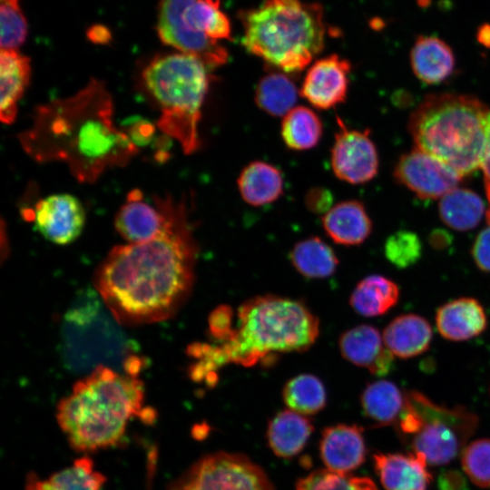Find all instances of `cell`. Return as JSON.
I'll use <instances>...</instances> for the list:
<instances>
[{
  "label": "cell",
  "mask_w": 490,
  "mask_h": 490,
  "mask_svg": "<svg viewBox=\"0 0 490 490\" xmlns=\"http://www.w3.org/2000/svg\"><path fill=\"white\" fill-rule=\"evenodd\" d=\"M426 460L413 454H376L374 465L386 490H426L432 476Z\"/></svg>",
  "instance_id": "cell-18"
},
{
  "label": "cell",
  "mask_w": 490,
  "mask_h": 490,
  "mask_svg": "<svg viewBox=\"0 0 490 490\" xmlns=\"http://www.w3.org/2000/svg\"><path fill=\"white\" fill-rule=\"evenodd\" d=\"M246 50L286 73L306 68L323 50L325 24L318 3L264 0L241 11Z\"/></svg>",
  "instance_id": "cell-5"
},
{
  "label": "cell",
  "mask_w": 490,
  "mask_h": 490,
  "mask_svg": "<svg viewBox=\"0 0 490 490\" xmlns=\"http://www.w3.org/2000/svg\"><path fill=\"white\" fill-rule=\"evenodd\" d=\"M1 49L17 50L24 42L27 24L17 4L1 1Z\"/></svg>",
  "instance_id": "cell-38"
},
{
  "label": "cell",
  "mask_w": 490,
  "mask_h": 490,
  "mask_svg": "<svg viewBox=\"0 0 490 490\" xmlns=\"http://www.w3.org/2000/svg\"><path fill=\"white\" fill-rule=\"evenodd\" d=\"M350 70V63L338 54L321 58L308 70L299 93L316 108H333L347 98Z\"/></svg>",
  "instance_id": "cell-15"
},
{
  "label": "cell",
  "mask_w": 490,
  "mask_h": 490,
  "mask_svg": "<svg viewBox=\"0 0 490 490\" xmlns=\"http://www.w3.org/2000/svg\"><path fill=\"white\" fill-rule=\"evenodd\" d=\"M338 347L344 358L373 375L385 376L394 367L395 356L373 326L362 324L343 332Z\"/></svg>",
  "instance_id": "cell-16"
},
{
  "label": "cell",
  "mask_w": 490,
  "mask_h": 490,
  "mask_svg": "<svg viewBox=\"0 0 490 490\" xmlns=\"http://www.w3.org/2000/svg\"><path fill=\"white\" fill-rule=\"evenodd\" d=\"M164 214L155 204L142 201V194L135 190L128 194L126 202L115 216V229L129 243H139L155 237L164 224Z\"/></svg>",
  "instance_id": "cell-19"
},
{
  "label": "cell",
  "mask_w": 490,
  "mask_h": 490,
  "mask_svg": "<svg viewBox=\"0 0 490 490\" xmlns=\"http://www.w3.org/2000/svg\"><path fill=\"white\" fill-rule=\"evenodd\" d=\"M161 41L200 59L207 67L229 57L218 40L230 39V24L220 0H161L157 23Z\"/></svg>",
  "instance_id": "cell-9"
},
{
  "label": "cell",
  "mask_w": 490,
  "mask_h": 490,
  "mask_svg": "<svg viewBox=\"0 0 490 490\" xmlns=\"http://www.w3.org/2000/svg\"><path fill=\"white\" fill-rule=\"evenodd\" d=\"M234 314L228 305H221L215 309L209 318V330L211 336L218 341H223L233 328Z\"/></svg>",
  "instance_id": "cell-39"
},
{
  "label": "cell",
  "mask_w": 490,
  "mask_h": 490,
  "mask_svg": "<svg viewBox=\"0 0 490 490\" xmlns=\"http://www.w3.org/2000/svg\"><path fill=\"white\" fill-rule=\"evenodd\" d=\"M485 212L482 199L467 189H454L439 202V215L448 227L469 230L477 226Z\"/></svg>",
  "instance_id": "cell-31"
},
{
  "label": "cell",
  "mask_w": 490,
  "mask_h": 490,
  "mask_svg": "<svg viewBox=\"0 0 490 490\" xmlns=\"http://www.w3.org/2000/svg\"><path fill=\"white\" fill-rule=\"evenodd\" d=\"M477 40L485 46L490 47V24H483L478 28Z\"/></svg>",
  "instance_id": "cell-45"
},
{
  "label": "cell",
  "mask_w": 490,
  "mask_h": 490,
  "mask_svg": "<svg viewBox=\"0 0 490 490\" xmlns=\"http://www.w3.org/2000/svg\"><path fill=\"white\" fill-rule=\"evenodd\" d=\"M228 337L211 345L191 346L190 353L200 358L196 378L211 381L224 365L253 367L270 364L279 354L303 352L319 335V320L301 301L275 295L253 297L236 313Z\"/></svg>",
  "instance_id": "cell-3"
},
{
  "label": "cell",
  "mask_w": 490,
  "mask_h": 490,
  "mask_svg": "<svg viewBox=\"0 0 490 490\" xmlns=\"http://www.w3.org/2000/svg\"><path fill=\"white\" fill-rule=\"evenodd\" d=\"M154 203L165 217L161 231L146 241L115 246L94 273V287L120 324L171 318L193 287L198 246L187 206L169 194L155 197Z\"/></svg>",
  "instance_id": "cell-1"
},
{
  "label": "cell",
  "mask_w": 490,
  "mask_h": 490,
  "mask_svg": "<svg viewBox=\"0 0 490 490\" xmlns=\"http://www.w3.org/2000/svg\"><path fill=\"white\" fill-rule=\"evenodd\" d=\"M240 194L248 204L255 207L270 204L283 193V176L274 165L254 161L246 165L237 181Z\"/></svg>",
  "instance_id": "cell-25"
},
{
  "label": "cell",
  "mask_w": 490,
  "mask_h": 490,
  "mask_svg": "<svg viewBox=\"0 0 490 490\" xmlns=\"http://www.w3.org/2000/svg\"><path fill=\"white\" fill-rule=\"evenodd\" d=\"M88 37L94 43L104 44L109 41L110 33L104 26L94 25L89 29Z\"/></svg>",
  "instance_id": "cell-44"
},
{
  "label": "cell",
  "mask_w": 490,
  "mask_h": 490,
  "mask_svg": "<svg viewBox=\"0 0 490 490\" xmlns=\"http://www.w3.org/2000/svg\"><path fill=\"white\" fill-rule=\"evenodd\" d=\"M105 480L104 475L93 468V460L82 456L71 466L45 479L30 474L24 490H101Z\"/></svg>",
  "instance_id": "cell-27"
},
{
  "label": "cell",
  "mask_w": 490,
  "mask_h": 490,
  "mask_svg": "<svg viewBox=\"0 0 490 490\" xmlns=\"http://www.w3.org/2000/svg\"><path fill=\"white\" fill-rule=\"evenodd\" d=\"M333 197L325 188H311L305 196V205L313 213L325 214L332 206Z\"/></svg>",
  "instance_id": "cell-41"
},
{
  "label": "cell",
  "mask_w": 490,
  "mask_h": 490,
  "mask_svg": "<svg viewBox=\"0 0 490 490\" xmlns=\"http://www.w3.org/2000/svg\"><path fill=\"white\" fill-rule=\"evenodd\" d=\"M113 112L105 85L91 79L74 95L37 107L32 127L19 141L35 161L62 162L79 181L93 183L138 152L134 142L114 126Z\"/></svg>",
  "instance_id": "cell-2"
},
{
  "label": "cell",
  "mask_w": 490,
  "mask_h": 490,
  "mask_svg": "<svg viewBox=\"0 0 490 490\" xmlns=\"http://www.w3.org/2000/svg\"><path fill=\"white\" fill-rule=\"evenodd\" d=\"M322 131L321 120L313 110L296 106L283 116L280 134L287 147L305 151L318 143Z\"/></svg>",
  "instance_id": "cell-32"
},
{
  "label": "cell",
  "mask_w": 490,
  "mask_h": 490,
  "mask_svg": "<svg viewBox=\"0 0 490 490\" xmlns=\"http://www.w3.org/2000/svg\"><path fill=\"white\" fill-rule=\"evenodd\" d=\"M142 79L160 105V130L175 139L185 154L197 151L198 125L210 83L207 66L183 53L162 54L144 68Z\"/></svg>",
  "instance_id": "cell-7"
},
{
  "label": "cell",
  "mask_w": 490,
  "mask_h": 490,
  "mask_svg": "<svg viewBox=\"0 0 490 490\" xmlns=\"http://www.w3.org/2000/svg\"><path fill=\"white\" fill-rule=\"evenodd\" d=\"M472 255L479 269L490 272V223L476 237Z\"/></svg>",
  "instance_id": "cell-40"
},
{
  "label": "cell",
  "mask_w": 490,
  "mask_h": 490,
  "mask_svg": "<svg viewBox=\"0 0 490 490\" xmlns=\"http://www.w3.org/2000/svg\"><path fill=\"white\" fill-rule=\"evenodd\" d=\"M480 167L484 172L485 186L490 203V112L485 118V147Z\"/></svg>",
  "instance_id": "cell-42"
},
{
  "label": "cell",
  "mask_w": 490,
  "mask_h": 490,
  "mask_svg": "<svg viewBox=\"0 0 490 490\" xmlns=\"http://www.w3.org/2000/svg\"><path fill=\"white\" fill-rule=\"evenodd\" d=\"M31 67L27 56L17 50L1 49L0 54V120L5 123L15 121L17 103L30 80Z\"/></svg>",
  "instance_id": "cell-23"
},
{
  "label": "cell",
  "mask_w": 490,
  "mask_h": 490,
  "mask_svg": "<svg viewBox=\"0 0 490 490\" xmlns=\"http://www.w3.org/2000/svg\"><path fill=\"white\" fill-rule=\"evenodd\" d=\"M440 490H467L465 478L456 471H446L438 478Z\"/></svg>",
  "instance_id": "cell-43"
},
{
  "label": "cell",
  "mask_w": 490,
  "mask_h": 490,
  "mask_svg": "<svg viewBox=\"0 0 490 490\" xmlns=\"http://www.w3.org/2000/svg\"><path fill=\"white\" fill-rule=\"evenodd\" d=\"M338 129L330 152V164L337 178L350 184H361L377 173L378 155L369 131L348 129L337 117Z\"/></svg>",
  "instance_id": "cell-12"
},
{
  "label": "cell",
  "mask_w": 490,
  "mask_h": 490,
  "mask_svg": "<svg viewBox=\"0 0 490 490\" xmlns=\"http://www.w3.org/2000/svg\"><path fill=\"white\" fill-rule=\"evenodd\" d=\"M116 330L96 296L81 295L64 317V358L72 366L84 368L124 355L127 346Z\"/></svg>",
  "instance_id": "cell-10"
},
{
  "label": "cell",
  "mask_w": 490,
  "mask_h": 490,
  "mask_svg": "<svg viewBox=\"0 0 490 490\" xmlns=\"http://www.w3.org/2000/svg\"><path fill=\"white\" fill-rule=\"evenodd\" d=\"M360 402L365 416L376 426L397 423L405 406V394L388 380L368 384L362 392Z\"/></svg>",
  "instance_id": "cell-29"
},
{
  "label": "cell",
  "mask_w": 490,
  "mask_h": 490,
  "mask_svg": "<svg viewBox=\"0 0 490 490\" xmlns=\"http://www.w3.org/2000/svg\"><path fill=\"white\" fill-rule=\"evenodd\" d=\"M30 220L46 240L64 245L73 242L81 234L85 212L76 197L59 193L38 201Z\"/></svg>",
  "instance_id": "cell-14"
},
{
  "label": "cell",
  "mask_w": 490,
  "mask_h": 490,
  "mask_svg": "<svg viewBox=\"0 0 490 490\" xmlns=\"http://www.w3.org/2000/svg\"><path fill=\"white\" fill-rule=\"evenodd\" d=\"M436 322L441 336L455 341L478 336L487 324L483 307L472 298H460L444 304L436 311Z\"/></svg>",
  "instance_id": "cell-21"
},
{
  "label": "cell",
  "mask_w": 490,
  "mask_h": 490,
  "mask_svg": "<svg viewBox=\"0 0 490 490\" xmlns=\"http://www.w3.org/2000/svg\"><path fill=\"white\" fill-rule=\"evenodd\" d=\"M461 463L470 480L477 486L490 487V439L473 441L462 451Z\"/></svg>",
  "instance_id": "cell-36"
},
{
  "label": "cell",
  "mask_w": 490,
  "mask_h": 490,
  "mask_svg": "<svg viewBox=\"0 0 490 490\" xmlns=\"http://www.w3.org/2000/svg\"><path fill=\"white\" fill-rule=\"evenodd\" d=\"M282 396L289 408L301 415L318 413L327 401L322 381L312 374H300L290 378L284 385Z\"/></svg>",
  "instance_id": "cell-34"
},
{
  "label": "cell",
  "mask_w": 490,
  "mask_h": 490,
  "mask_svg": "<svg viewBox=\"0 0 490 490\" xmlns=\"http://www.w3.org/2000/svg\"><path fill=\"white\" fill-rule=\"evenodd\" d=\"M383 339L394 356L409 358L428 348L432 339V328L427 320L418 315H401L387 326Z\"/></svg>",
  "instance_id": "cell-24"
},
{
  "label": "cell",
  "mask_w": 490,
  "mask_h": 490,
  "mask_svg": "<svg viewBox=\"0 0 490 490\" xmlns=\"http://www.w3.org/2000/svg\"><path fill=\"white\" fill-rule=\"evenodd\" d=\"M167 490H273L263 471L243 456L217 453L204 456Z\"/></svg>",
  "instance_id": "cell-11"
},
{
  "label": "cell",
  "mask_w": 490,
  "mask_h": 490,
  "mask_svg": "<svg viewBox=\"0 0 490 490\" xmlns=\"http://www.w3.org/2000/svg\"><path fill=\"white\" fill-rule=\"evenodd\" d=\"M410 64L415 75L426 84L446 80L455 70V55L450 46L436 36L420 35L411 52Z\"/></svg>",
  "instance_id": "cell-22"
},
{
  "label": "cell",
  "mask_w": 490,
  "mask_h": 490,
  "mask_svg": "<svg viewBox=\"0 0 490 490\" xmlns=\"http://www.w3.org/2000/svg\"><path fill=\"white\" fill-rule=\"evenodd\" d=\"M487 113L486 106L470 95L432 94L413 112L407 126L416 148L463 177L481 166Z\"/></svg>",
  "instance_id": "cell-6"
},
{
  "label": "cell",
  "mask_w": 490,
  "mask_h": 490,
  "mask_svg": "<svg viewBox=\"0 0 490 490\" xmlns=\"http://www.w3.org/2000/svg\"><path fill=\"white\" fill-rule=\"evenodd\" d=\"M312 431L309 419L293 410H283L270 420L268 440L277 456L288 458L303 449Z\"/></svg>",
  "instance_id": "cell-26"
},
{
  "label": "cell",
  "mask_w": 490,
  "mask_h": 490,
  "mask_svg": "<svg viewBox=\"0 0 490 490\" xmlns=\"http://www.w3.org/2000/svg\"><path fill=\"white\" fill-rule=\"evenodd\" d=\"M362 429L358 426L337 425L323 431L320 456L328 470L348 474L365 460Z\"/></svg>",
  "instance_id": "cell-17"
},
{
  "label": "cell",
  "mask_w": 490,
  "mask_h": 490,
  "mask_svg": "<svg viewBox=\"0 0 490 490\" xmlns=\"http://www.w3.org/2000/svg\"><path fill=\"white\" fill-rule=\"evenodd\" d=\"M296 490H378L368 477L351 476L328 469L318 470L299 481Z\"/></svg>",
  "instance_id": "cell-35"
},
{
  "label": "cell",
  "mask_w": 490,
  "mask_h": 490,
  "mask_svg": "<svg viewBox=\"0 0 490 490\" xmlns=\"http://www.w3.org/2000/svg\"><path fill=\"white\" fill-rule=\"evenodd\" d=\"M397 431L414 453L431 465L451 462L475 433L478 418L461 407L438 405L418 391L405 393Z\"/></svg>",
  "instance_id": "cell-8"
},
{
  "label": "cell",
  "mask_w": 490,
  "mask_h": 490,
  "mask_svg": "<svg viewBox=\"0 0 490 490\" xmlns=\"http://www.w3.org/2000/svg\"><path fill=\"white\" fill-rule=\"evenodd\" d=\"M486 220L487 223H490V208L486 211Z\"/></svg>",
  "instance_id": "cell-46"
},
{
  "label": "cell",
  "mask_w": 490,
  "mask_h": 490,
  "mask_svg": "<svg viewBox=\"0 0 490 490\" xmlns=\"http://www.w3.org/2000/svg\"><path fill=\"white\" fill-rule=\"evenodd\" d=\"M396 283L380 275H370L360 280L349 298V304L359 315L377 317L387 313L398 300Z\"/></svg>",
  "instance_id": "cell-28"
},
{
  "label": "cell",
  "mask_w": 490,
  "mask_h": 490,
  "mask_svg": "<svg viewBox=\"0 0 490 490\" xmlns=\"http://www.w3.org/2000/svg\"><path fill=\"white\" fill-rule=\"evenodd\" d=\"M3 2L12 3V4H17L18 0H1Z\"/></svg>",
  "instance_id": "cell-47"
},
{
  "label": "cell",
  "mask_w": 490,
  "mask_h": 490,
  "mask_svg": "<svg viewBox=\"0 0 490 490\" xmlns=\"http://www.w3.org/2000/svg\"><path fill=\"white\" fill-rule=\"evenodd\" d=\"M326 234L336 243L356 246L370 235L372 221L358 201H344L332 206L322 217Z\"/></svg>",
  "instance_id": "cell-20"
},
{
  "label": "cell",
  "mask_w": 490,
  "mask_h": 490,
  "mask_svg": "<svg viewBox=\"0 0 490 490\" xmlns=\"http://www.w3.org/2000/svg\"><path fill=\"white\" fill-rule=\"evenodd\" d=\"M394 177L421 199L443 197L462 179L453 168L416 147L400 157Z\"/></svg>",
  "instance_id": "cell-13"
},
{
  "label": "cell",
  "mask_w": 490,
  "mask_h": 490,
  "mask_svg": "<svg viewBox=\"0 0 490 490\" xmlns=\"http://www.w3.org/2000/svg\"><path fill=\"white\" fill-rule=\"evenodd\" d=\"M296 270L308 279H325L336 271L338 260L332 248L318 237L297 242L289 253Z\"/></svg>",
  "instance_id": "cell-30"
},
{
  "label": "cell",
  "mask_w": 490,
  "mask_h": 490,
  "mask_svg": "<svg viewBox=\"0 0 490 490\" xmlns=\"http://www.w3.org/2000/svg\"><path fill=\"white\" fill-rule=\"evenodd\" d=\"M143 397V384L136 377L101 365L59 402L57 422L74 450L105 448L122 439L131 417L153 420L152 409L142 408Z\"/></svg>",
  "instance_id": "cell-4"
},
{
  "label": "cell",
  "mask_w": 490,
  "mask_h": 490,
  "mask_svg": "<svg viewBox=\"0 0 490 490\" xmlns=\"http://www.w3.org/2000/svg\"><path fill=\"white\" fill-rule=\"evenodd\" d=\"M422 243L419 237L410 230H398L387 238L385 255L400 269L414 265L421 257Z\"/></svg>",
  "instance_id": "cell-37"
},
{
  "label": "cell",
  "mask_w": 490,
  "mask_h": 490,
  "mask_svg": "<svg viewBox=\"0 0 490 490\" xmlns=\"http://www.w3.org/2000/svg\"><path fill=\"white\" fill-rule=\"evenodd\" d=\"M254 99L263 112L272 116H284L295 107L298 89L282 73H269L257 83Z\"/></svg>",
  "instance_id": "cell-33"
}]
</instances>
